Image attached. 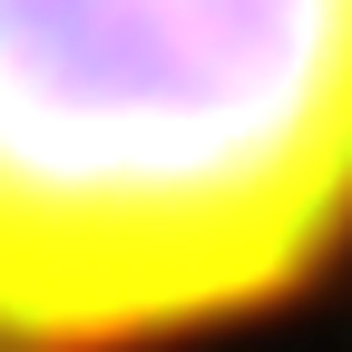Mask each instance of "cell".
Segmentation results:
<instances>
[{"label":"cell","instance_id":"cell-1","mask_svg":"<svg viewBox=\"0 0 352 352\" xmlns=\"http://www.w3.org/2000/svg\"><path fill=\"white\" fill-rule=\"evenodd\" d=\"M352 235V0H0V342L138 352L314 284Z\"/></svg>","mask_w":352,"mask_h":352}]
</instances>
